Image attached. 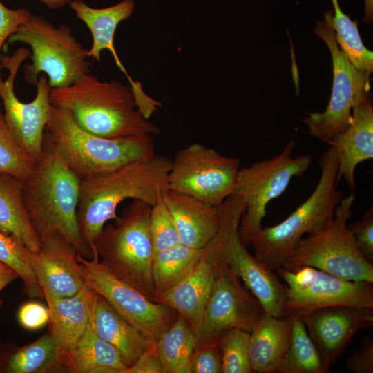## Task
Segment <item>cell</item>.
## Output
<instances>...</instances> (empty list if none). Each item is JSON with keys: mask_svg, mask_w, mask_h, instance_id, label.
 <instances>
[{"mask_svg": "<svg viewBox=\"0 0 373 373\" xmlns=\"http://www.w3.org/2000/svg\"><path fill=\"white\" fill-rule=\"evenodd\" d=\"M67 356L48 332L35 341L15 349L6 359L10 373L67 372Z\"/></svg>", "mask_w": 373, "mask_h": 373, "instance_id": "obj_28", "label": "cell"}, {"mask_svg": "<svg viewBox=\"0 0 373 373\" xmlns=\"http://www.w3.org/2000/svg\"><path fill=\"white\" fill-rule=\"evenodd\" d=\"M31 52L25 48H18L12 55H0L2 68L8 70L3 80L0 70V100L3 107L6 124L21 147L36 162L41 156L45 131L48 122L52 104L51 87L48 77L41 74L37 79V94L28 103L21 102L15 95V77L21 64L30 57Z\"/></svg>", "mask_w": 373, "mask_h": 373, "instance_id": "obj_13", "label": "cell"}, {"mask_svg": "<svg viewBox=\"0 0 373 373\" xmlns=\"http://www.w3.org/2000/svg\"><path fill=\"white\" fill-rule=\"evenodd\" d=\"M213 262L214 279L196 336V346L219 342L222 335L231 329L250 332L265 314L260 303L233 271L222 261Z\"/></svg>", "mask_w": 373, "mask_h": 373, "instance_id": "obj_16", "label": "cell"}, {"mask_svg": "<svg viewBox=\"0 0 373 373\" xmlns=\"http://www.w3.org/2000/svg\"><path fill=\"white\" fill-rule=\"evenodd\" d=\"M50 312V330L58 345L73 349L93 318L97 294L85 285L76 294L62 298L44 292Z\"/></svg>", "mask_w": 373, "mask_h": 373, "instance_id": "obj_20", "label": "cell"}, {"mask_svg": "<svg viewBox=\"0 0 373 373\" xmlns=\"http://www.w3.org/2000/svg\"><path fill=\"white\" fill-rule=\"evenodd\" d=\"M300 318L325 363L330 367L357 333L372 327L373 309L336 305L316 309Z\"/></svg>", "mask_w": 373, "mask_h": 373, "instance_id": "obj_17", "label": "cell"}, {"mask_svg": "<svg viewBox=\"0 0 373 373\" xmlns=\"http://www.w3.org/2000/svg\"><path fill=\"white\" fill-rule=\"evenodd\" d=\"M50 97L52 105L68 111L80 128L97 136L160 133L137 110L131 87L117 80L103 82L90 73L68 86L52 88Z\"/></svg>", "mask_w": 373, "mask_h": 373, "instance_id": "obj_3", "label": "cell"}, {"mask_svg": "<svg viewBox=\"0 0 373 373\" xmlns=\"http://www.w3.org/2000/svg\"><path fill=\"white\" fill-rule=\"evenodd\" d=\"M18 319L25 329L37 330L50 321V312L48 307L37 302H29L19 309Z\"/></svg>", "mask_w": 373, "mask_h": 373, "instance_id": "obj_41", "label": "cell"}, {"mask_svg": "<svg viewBox=\"0 0 373 373\" xmlns=\"http://www.w3.org/2000/svg\"><path fill=\"white\" fill-rule=\"evenodd\" d=\"M44 3L50 9H59L68 4L71 0H36Z\"/></svg>", "mask_w": 373, "mask_h": 373, "instance_id": "obj_44", "label": "cell"}, {"mask_svg": "<svg viewBox=\"0 0 373 373\" xmlns=\"http://www.w3.org/2000/svg\"><path fill=\"white\" fill-rule=\"evenodd\" d=\"M286 283L287 315L302 317L318 309L351 305L373 309V283L345 280L313 267L278 268Z\"/></svg>", "mask_w": 373, "mask_h": 373, "instance_id": "obj_15", "label": "cell"}, {"mask_svg": "<svg viewBox=\"0 0 373 373\" xmlns=\"http://www.w3.org/2000/svg\"><path fill=\"white\" fill-rule=\"evenodd\" d=\"M295 144L292 140L277 156L239 169L234 194L245 206L238 227L245 246L251 245L262 229L268 203L283 193L293 178L303 176L312 163L309 154L292 157Z\"/></svg>", "mask_w": 373, "mask_h": 373, "instance_id": "obj_10", "label": "cell"}, {"mask_svg": "<svg viewBox=\"0 0 373 373\" xmlns=\"http://www.w3.org/2000/svg\"><path fill=\"white\" fill-rule=\"evenodd\" d=\"M18 278L19 276L13 269L0 261V292ZM1 303L0 300V306Z\"/></svg>", "mask_w": 373, "mask_h": 373, "instance_id": "obj_43", "label": "cell"}, {"mask_svg": "<svg viewBox=\"0 0 373 373\" xmlns=\"http://www.w3.org/2000/svg\"><path fill=\"white\" fill-rule=\"evenodd\" d=\"M346 367L353 373L373 372V339L364 337L359 347L352 352L345 363Z\"/></svg>", "mask_w": 373, "mask_h": 373, "instance_id": "obj_40", "label": "cell"}, {"mask_svg": "<svg viewBox=\"0 0 373 373\" xmlns=\"http://www.w3.org/2000/svg\"><path fill=\"white\" fill-rule=\"evenodd\" d=\"M162 200L173 216L181 243L203 249L216 234L220 224V205L213 206L169 190Z\"/></svg>", "mask_w": 373, "mask_h": 373, "instance_id": "obj_21", "label": "cell"}, {"mask_svg": "<svg viewBox=\"0 0 373 373\" xmlns=\"http://www.w3.org/2000/svg\"><path fill=\"white\" fill-rule=\"evenodd\" d=\"M373 21V0H365V15L363 22L370 24Z\"/></svg>", "mask_w": 373, "mask_h": 373, "instance_id": "obj_45", "label": "cell"}, {"mask_svg": "<svg viewBox=\"0 0 373 373\" xmlns=\"http://www.w3.org/2000/svg\"><path fill=\"white\" fill-rule=\"evenodd\" d=\"M149 227L154 254L181 243L173 216L162 199L151 206Z\"/></svg>", "mask_w": 373, "mask_h": 373, "instance_id": "obj_36", "label": "cell"}, {"mask_svg": "<svg viewBox=\"0 0 373 373\" xmlns=\"http://www.w3.org/2000/svg\"><path fill=\"white\" fill-rule=\"evenodd\" d=\"M96 334L115 347L126 367L155 342L120 316L101 296L97 294L93 313Z\"/></svg>", "mask_w": 373, "mask_h": 373, "instance_id": "obj_25", "label": "cell"}, {"mask_svg": "<svg viewBox=\"0 0 373 373\" xmlns=\"http://www.w3.org/2000/svg\"><path fill=\"white\" fill-rule=\"evenodd\" d=\"M151 209L146 202L133 200L115 224L104 226L90 248L96 251L101 262L114 275L155 302Z\"/></svg>", "mask_w": 373, "mask_h": 373, "instance_id": "obj_6", "label": "cell"}, {"mask_svg": "<svg viewBox=\"0 0 373 373\" xmlns=\"http://www.w3.org/2000/svg\"><path fill=\"white\" fill-rule=\"evenodd\" d=\"M334 11L327 10L323 22L334 30L340 49L359 70L370 75L373 71V52L363 44L358 28L357 20L352 21L345 14L338 0H331Z\"/></svg>", "mask_w": 373, "mask_h": 373, "instance_id": "obj_32", "label": "cell"}, {"mask_svg": "<svg viewBox=\"0 0 373 373\" xmlns=\"http://www.w3.org/2000/svg\"><path fill=\"white\" fill-rule=\"evenodd\" d=\"M215 274V262L204 253L195 267L179 283L155 298L184 318L196 336Z\"/></svg>", "mask_w": 373, "mask_h": 373, "instance_id": "obj_22", "label": "cell"}, {"mask_svg": "<svg viewBox=\"0 0 373 373\" xmlns=\"http://www.w3.org/2000/svg\"><path fill=\"white\" fill-rule=\"evenodd\" d=\"M77 254L72 244L59 232L42 240L37 252H31L30 263L43 292L70 297L86 285Z\"/></svg>", "mask_w": 373, "mask_h": 373, "instance_id": "obj_18", "label": "cell"}, {"mask_svg": "<svg viewBox=\"0 0 373 373\" xmlns=\"http://www.w3.org/2000/svg\"><path fill=\"white\" fill-rule=\"evenodd\" d=\"M45 133L80 180L155 154L151 135L97 136L80 128L68 111L53 105Z\"/></svg>", "mask_w": 373, "mask_h": 373, "instance_id": "obj_4", "label": "cell"}, {"mask_svg": "<svg viewBox=\"0 0 373 373\" xmlns=\"http://www.w3.org/2000/svg\"><path fill=\"white\" fill-rule=\"evenodd\" d=\"M86 259L79 254L86 285L101 296L120 316L153 341L174 323L177 312L149 300L139 290L114 275L100 261L96 251Z\"/></svg>", "mask_w": 373, "mask_h": 373, "instance_id": "obj_12", "label": "cell"}, {"mask_svg": "<svg viewBox=\"0 0 373 373\" xmlns=\"http://www.w3.org/2000/svg\"><path fill=\"white\" fill-rule=\"evenodd\" d=\"M354 200V193L343 196L329 223L303 237L280 267L294 271L309 266L345 280L373 283V264L360 253L347 227Z\"/></svg>", "mask_w": 373, "mask_h": 373, "instance_id": "obj_9", "label": "cell"}, {"mask_svg": "<svg viewBox=\"0 0 373 373\" xmlns=\"http://www.w3.org/2000/svg\"><path fill=\"white\" fill-rule=\"evenodd\" d=\"M23 180L0 173V231L13 236L30 252H37L41 242L25 207Z\"/></svg>", "mask_w": 373, "mask_h": 373, "instance_id": "obj_26", "label": "cell"}, {"mask_svg": "<svg viewBox=\"0 0 373 373\" xmlns=\"http://www.w3.org/2000/svg\"><path fill=\"white\" fill-rule=\"evenodd\" d=\"M328 144L338 150V182L343 178L348 187L354 190L356 166L373 158V108L370 91L365 93L354 106L349 126Z\"/></svg>", "mask_w": 373, "mask_h": 373, "instance_id": "obj_19", "label": "cell"}, {"mask_svg": "<svg viewBox=\"0 0 373 373\" xmlns=\"http://www.w3.org/2000/svg\"><path fill=\"white\" fill-rule=\"evenodd\" d=\"M30 14L26 8L10 9L0 1V55L5 42L28 19ZM1 69L0 64V70Z\"/></svg>", "mask_w": 373, "mask_h": 373, "instance_id": "obj_39", "label": "cell"}, {"mask_svg": "<svg viewBox=\"0 0 373 373\" xmlns=\"http://www.w3.org/2000/svg\"><path fill=\"white\" fill-rule=\"evenodd\" d=\"M220 208V227L203 248L204 254L213 261L226 263L260 303L266 315L286 316L285 285L274 271L249 253L240 238L238 227L245 209L242 198L232 195Z\"/></svg>", "mask_w": 373, "mask_h": 373, "instance_id": "obj_7", "label": "cell"}, {"mask_svg": "<svg viewBox=\"0 0 373 373\" xmlns=\"http://www.w3.org/2000/svg\"><path fill=\"white\" fill-rule=\"evenodd\" d=\"M203 251L179 243L155 252L151 271L155 298L182 280L200 261Z\"/></svg>", "mask_w": 373, "mask_h": 373, "instance_id": "obj_29", "label": "cell"}, {"mask_svg": "<svg viewBox=\"0 0 373 373\" xmlns=\"http://www.w3.org/2000/svg\"><path fill=\"white\" fill-rule=\"evenodd\" d=\"M314 34L323 40L332 56L334 80L329 104L323 113H310L303 119L309 133L328 143L350 124L352 108L360 97L370 91V75L358 70L340 49L334 30L323 21Z\"/></svg>", "mask_w": 373, "mask_h": 373, "instance_id": "obj_14", "label": "cell"}, {"mask_svg": "<svg viewBox=\"0 0 373 373\" xmlns=\"http://www.w3.org/2000/svg\"><path fill=\"white\" fill-rule=\"evenodd\" d=\"M1 105V100H0V106Z\"/></svg>", "mask_w": 373, "mask_h": 373, "instance_id": "obj_46", "label": "cell"}, {"mask_svg": "<svg viewBox=\"0 0 373 373\" xmlns=\"http://www.w3.org/2000/svg\"><path fill=\"white\" fill-rule=\"evenodd\" d=\"M249 332L234 328L224 333L219 341L221 373L253 372L249 358Z\"/></svg>", "mask_w": 373, "mask_h": 373, "instance_id": "obj_35", "label": "cell"}, {"mask_svg": "<svg viewBox=\"0 0 373 373\" xmlns=\"http://www.w3.org/2000/svg\"><path fill=\"white\" fill-rule=\"evenodd\" d=\"M360 253L370 262L373 261V207L355 222L347 224Z\"/></svg>", "mask_w": 373, "mask_h": 373, "instance_id": "obj_38", "label": "cell"}, {"mask_svg": "<svg viewBox=\"0 0 373 373\" xmlns=\"http://www.w3.org/2000/svg\"><path fill=\"white\" fill-rule=\"evenodd\" d=\"M79 193L80 180L66 166L45 133L41 156L23 180V201L28 218L40 242L59 232L78 254L90 259L92 249L84 242L79 230Z\"/></svg>", "mask_w": 373, "mask_h": 373, "instance_id": "obj_2", "label": "cell"}, {"mask_svg": "<svg viewBox=\"0 0 373 373\" xmlns=\"http://www.w3.org/2000/svg\"><path fill=\"white\" fill-rule=\"evenodd\" d=\"M36 162L12 136L0 106V173L25 180L32 173Z\"/></svg>", "mask_w": 373, "mask_h": 373, "instance_id": "obj_34", "label": "cell"}, {"mask_svg": "<svg viewBox=\"0 0 373 373\" xmlns=\"http://www.w3.org/2000/svg\"><path fill=\"white\" fill-rule=\"evenodd\" d=\"M68 5L91 33L93 43L90 48L88 50V57L99 62L102 52L108 50L128 82L132 81V77L127 73L117 53L114 37L119 24L132 15L135 8L134 1L122 0L114 6L103 8L90 7L82 0H71Z\"/></svg>", "mask_w": 373, "mask_h": 373, "instance_id": "obj_23", "label": "cell"}, {"mask_svg": "<svg viewBox=\"0 0 373 373\" xmlns=\"http://www.w3.org/2000/svg\"><path fill=\"white\" fill-rule=\"evenodd\" d=\"M66 353L67 372L122 373L126 368L117 350L96 334L93 318L79 341Z\"/></svg>", "mask_w": 373, "mask_h": 373, "instance_id": "obj_27", "label": "cell"}, {"mask_svg": "<svg viewBox=\"0 0 373 373\" xmlns=\"http://www.w3.org/2000/svg\"><path fill=\"white\" fill-rule=\"evenodd\" d=\"M7 42L30 47L31 64L24 66V77L31 84L36 85L39 76L44 74L51 88H64L90 73L88 50L66 24L56 27L44 17L31 13Z\"/></svg>", "mask_w": 373, "mask_h": 373, "instance_id": "obj_8", "label": "cell"}, {"mask_svg": "<svg viewBox=\"0 0 373 373\" xmlns=\"http://www.w3.org/2000/svg\"><path fill=\"white\" fill-rule=\"evenodd\" d=\"M31 252L13 236L0 231V261L13 269L23 280V292L30 298L44 299L30 263Z\"/></svg>", "mask_w": 373, "mask_h": 373, "instance_id": "obj_33", "label": "cell"}, {"mask_svg": "<svg viewBox=\"0 0 373 373\" xmlns=\"http://www.w3.org/2000/svg\"><path fill=\"white\" fill-rule=\"evenodd\" d=\"M122 373H163L155 343L147 349L131 366Z\"/></svg>", "mask_w": 373, "mask_h": 373, "instance_id": "obj_42", "label": "cell"}, {"mask_svg": "<svg viewBox=\"0 0 373 373\" xmlns=\"http://www.w3.org/2000/svg\"><path fill=\"white\" fill-rule=\"evenodd\" d=\"M291 317L265 314L249 332V358L253 372L274 373L289 345Z\"/></svg>", "mask_w": 373, "mask_h": 373, "instance_id": "obj_24", "label": "cell"}, {"mask_svg": "<svg viewBox=\"0 0 373 373\" xmlns=\"http://www.w3.org/2000/svg\"><path fill=\"white\" fill-rule=\"evenodd\" d=\"M291 333L289 347L277 373H328L330 369L308 334L300 317L291 316Z\"/></svg>", "mask_w": 373, "mask_h": 373, "instance_id": "obj_31", "label": "cell"}, {"mask_svg": "<svg viewBox=\"0 0 373 373\" xmlns=\"http://www.w3.org/2000/svg\"><path fill=\"white\" fill-rule=\"evenodd\" d=\"M240 160L194 143L179 150L168 177L169 190L220 206L234 189Z\"/></svg>", "mask_w": 373, "mask_h": 373, "instance_id": "obj_11", "label": "cell"}, {"mask_svg": "<svg viewBox=\"0 0 373 373\" xmlns=\"http://www.w3.org/2000/svg\"><path fill=\"white\" fill-rule=\"evenodd\" d=\"M196 343L191 326L178 314L174 323L155 341L163 373H191L190 361Z\"/></svg>", "mask_w": 373, "mask_h": 373, "instance_id": "obj_30", "label": "cell"}, {"mask_svg": "<svg viewBox=\"0 0 373 373\" xmlns=\"http://www.w3.org/2000/svg\"><path fill=\"white\" fill-rule=\"evenodd\" d=\"M222 359L219 342L196 346L191 358V373H221Z\"/></svg>", "mask_w": 373, "mask_h": 373, "instance_id": "obj_37", "label": "cell"}, {"mask_svg": "<svg viewBox=\"0 0 373 373\" xmlns=\"http://www.w3.org/2000/svg\"><path fill=\"white\" fill-rule=\"evenodd\" d=\"M171 165L167 157L155 154L80 180L77 222L84 242L93 245L107 221L117 219V208L125 200L153 206L162 199Z\"/></svg>", "mask_w": 373, "mask_h": 373, "instance_id": "obj_1", "label": "cell"}, {"mask_svg": "<svg viewBox=\"0 0 373 373\" xmlns=\"http://www.w3.org/2000/svg\"><path fill=\"white\" fill-rule=\"evenodd\" d=\"M318 166L320 178L310 196L281 222L262 228L251 242L254 257L274 271L304 235L318 233L329 223L343 198L336 188L338 153L334 146L322 154Z\"/></svg>", "mask_w": 373, "mask_h": 373, "instance_id": "obj_5", "label": "cell"}]
</instances>
